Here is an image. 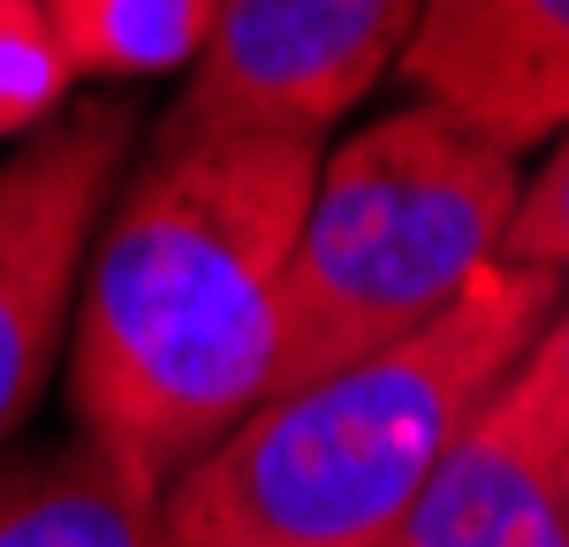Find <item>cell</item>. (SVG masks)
Segmentation results:
<instances>
[{"label":"cell","mask_w":569,"mask_h":547,"mask_svg":"<svg viewBox=\"0 0 569 547\" xmlns=\"http://www.w3.org/2000/svg\"><path fill=\"white\" fill-rule=\"evenodd\" d=\"M319 137L168 115L99 213L69 312L77 426L168 495L273 388Z\"/></svg>","instance_id":"6da1fadb"},{"label":"cell","mask_w":569,"mask_h":547,"mask_svg":"<svg viewBox=\"0 0 569 547\" xmlns=\"http://www.w3.org/2000/svg\"><path fill=\"white\" fill-rule=\"evenodd\" d=\"M562 289V274L493 267L418 335L266 396L182 479H168V540L395 547L418 487L433 479L463 418L517 372Z\"/></svg>","instance_id":"7a4b0ae2"},{"label":"cell","mask_w":569,"mask_h":547,"mask_svg":"<svg viewBox=\"0 0 569 547\" xmlns=\"http://www.w3.org/2000/svg\"><path fill=\"white\" fill-rule=\"evenodd\" d=\"M525 168L426 99L372 115L350 145L319 152L305 228L281 267L273 388H305L440 319L501 267Z\"/></svg>","instance_id":"3957f363"},{"label":"cell","mask_w":569,"mask_h":547,"mask_svg":"<svg viewBox=\"0 0 569 547\" xmlns=\"http://www.w3.org/2000/svg\"><path fill=\"white\" fill-rule=\"evenodd\" d=\"M137 145V107L99 91L0 160V441L39 404L77 312L91 228Z\"/></svg>","instance_id":"277c9868"},{"label":"cell","mask_w":569,"mask_h":547,"mask_svg":"<svg viewBox=\"0 0 569 547\" xmlns=\"http://www.w3.org/2000/svg\"><path fill=\"white\" fill-rule=\"evenodd\" d=\"M418 0H220L176 115L319 137L402 61Z\"/></svg>","instance_id":"5b68a950"},{"label":"cell","mask_w":569,"mask_h":547,"mask_svg":"<svg viewBox=\"0 0 569 547\" xmlns=\"http://www.w3.org/2000/svg\"><path fill=\"white\" fill-rule=\"evenodd\" d=\"M402 84L501 152L569 122V0H418Z\"/></svg>","instance_id":"8992f818"},{"label":"cell","mask_w":569,"mask_h":547,"mask_svg":"<svg viewBox=\"0 0 569 547\" xmlns=\"http://www.w3.org/2000/svg\"><path fill=\"white\" fill-rule=\"evenodd\" d=\"M395 547H569L562 441L486 396L418 487Z\"/></svg>","instance_id":"52a82bcc"},{"label":"cell","mask_w":569,"mask_h":547,"mask_svg":"<svg viewBox=\"0 0 569 547\" xmlns=\"http://www.w3.org/2000/svg\"><path fill=\"white\" fill-rule=\"evenodd\" d=\"M0 547H176L160 487L91 434L0 464Z\"/></svg>","instance_id":"ba28073f"},{"label":"cell","mask_w":569,"mask_h":547,"mask_svg":"<svg viewBox=\"0 0 569 547\" xmlns=\"http://www.w3.org/2000/svg\"><path fill=\"white\" fill-rule=\"evenodd\" d=\"M46 23L77 84H130L190 69L220 23V0H46Z\"/></svg>","instance_id":"9c48e42d"},{"label":"cell","mask_w":569,"mask_h":547,"mask_svg":"<svg viewBox=\"0 0 569 547\" xmlns=\"http://www.w3.org/2000/svg\"><path fill=\"white\" fill-rule=\"evenodd\" d=\"M69 53L46 23V0H0V137H39L69 107Z\"/></svg>","instance_id":"30bf717a"},{"label":"cell","mask_w":569,"mask_h":547,"mask_svg":"<svg viewBox=\"0 0 569 547\" xmlns=\"http://www.w3.org/2000/svg\"><path fill=\"white\" fill-rule=\"evenodd\" d=\"M501 267H531V274H562L569 281V122L547 137V160L517 190V213H509V236H501Z\"/></svg>","instance_id":"8fae6325"},{"label":"cell","mask_w":569,"mask_h":547,"mask_svg":"<svg viewBox=\"0 0 569 547\" xmlns=\"http://www.w3.org/2000/svg\"><path fill=\"white\" fill-rule=\"evenodd\" d=\"M501 404L517 410V418H531L547 441L569 449V289H562V305L547 312V327L531 335L517 372L501 380Z\"/></svg>","instance_id":"7c38bea8"},{"label":"cell","mask_w":569,"mask_h":547,"mask_svg":"<svg viewBox=\"0 0 569 547\" xmlns=\"http://www.w3.org/2000/svg\"><path fill=\"white\" fill-rule=\"evenodd\" d=\"M562 487H569V449H562Z\"/></svg>","instance_id":"4fadbf2b"}]
</instances>
